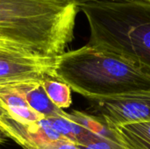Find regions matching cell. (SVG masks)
Wrapping results in <instances>:
<instances>
[{"mask_svg": "<svg viewBox=\"0 0 150 149\" xmlns=\"http://www.w3.org/2000/svg\"><path fill=\"white\" fill-rule=\"evenodd\" d=\"M79 0H0V35L31 52L58 57L74 39Z\"/></svg>", "mask_w": 150, "mask_h": 149, "instance_id": "1", "label": "cell"}, {"mask_svg": "<svg viewBox=\"0 0 150 149\" xmlns=\"http://www.w3.org/2000/svg\"><path fill=\"white\" fill-rule=\"evenodd\" d=\"M54 78L89 101L150 91V75L115 54L85 45L57 57Z\"/></svg>", "mask_w": 150, "mask_h": 149, "instance_id": "2", "label": "cell"}, {"mask_svg": "<svg viewBox=\"0 0 150 149\" xmlns=\"http://www.w3.org/2000/svg\"><path fill=\"white\" fill-rule=\"evenodd\" d=\"M79 8L90 27L88 45L120 55L150 75V3L98 1Z\"/></svg>", "mask_w": 150, "mask_h": 149, "instance_id": "3", "label": "cell"}, {"mask_svg": "<svg viewBox=\"0 0 150 149\" xmlns=\"http://www.w3.org/2000/svg\"><path fill=\"white\" fill-rule=\"evenodd\" d=\"M56 59L24 48L0 46V88L40 83L47 78H54Z\"/></svg>", "mask_w": 150, "mask_h": 149, "instance_id": "4", "label": "cell"}, {"mask_svg": "<svg viewBox=\"0 0 150 149\" xmlns=\"http://www.w3.org/2000/svg\"><path fill=\"white\" fill-rule=\"evenodd\" d=\"M90 103L97 115L111 126L150 121V91Z\"/></svg>", "mask_w": 150, "mask_h": 149, "instance_id": "5", "label": "cell"}, {"mask_svg": "<svg viewBox=\"0 0 150 149\" xmlns=\"http://www.w3.org/2000/svg\"><path fill=\"white\" fill-rule=\"evenodd\" d=\"M0 103L12 118L23 125H35L45 119L30 107L25 97L15 87L0 88Z\"/></svg>", "mask_w": 150, "mask_h": 149, "instance_id": "6", "label": "cell"}, {"mask_svg": "<svg viewBox=\"0 0 150 149\" xmlns=\"http://www.w3.org/2000/svg\"><path fill=\"white\" fill-rule=\"evenodd\" d=\"M15 88L22 94L30 107L43 118L62 116L65 113L63 110L51 102L40 83L23 84L15 86Z\"/></svg>", "mask_w": 150, "mask_h": 149, "instance_id": "7", "label": "cell"}, {"mask_svg": "<svg viewBox=\"0 0 150 149\" xmlns=\"http://www.w3.org/2000/svg\"><path fill=\"white\" fill-rule=\"evenodd\" d=\"M66 117L99 138L110 140L123 145L114 127L99 115L90 114L80 111H72L71 112H66Z\"/></svg>", "mask_w": 150, "mask_h": 149, "instance_id": "8", "label": "cell"}, {"mask_svg": "<svg viewBox=\"0 0 150 149\" xmlns=\"http://www.w3.org/2000/svg\"><path fill=\"white\" fill-rule=\"evenodd\" d=\"M112 126L127 149H150V121Z\"/></svg>", "mask_w": 150, "mask_h": 149, "instance_id": "9", "label": "cell"}, {"mask_svg": "<svg viewBox=\"0 0 150 149\" xmlns=\"http://www.w3.org/2000/svg\"><path fill=\"white\" fill-rule=\"evenodd\" d=\"M46 119L62 138L73 141L79 146L87 145L98 138L97 135L91 133L79 124L67 118L66 112L62 116H56Z\"/></svg>", "mask_w": 150, "mask_h": 149, "instance_id": "10", "label": "cell"}, {"mask_svg": "<svg viewBox=\"0 0 150 149\" xmlns=\"http://www.w3.org/2000/svg\"><path fill=\"white\" fill-rule=\"evenodd\" d=\"M0 131L9 139L13 140L23 149H32L33 144L27 126L18 122L0 103Z\"/></svg>", "mask_w": 150, "mask_h": 149, "instance_id": "11", "label": "cell"}, {"mask_svg": "<svg viewBox=\"0 0 150 149\" xmlns=\"http://www.w3.org/2000/svg\"><path fill=\"white\" fill-rule=\"evenodd\" d=\"M40 84L55 106L62 110L71 105V89L69 85L53 77L43 80Z\"/></svg>", "mask_w": 150, "mask_h": 149, "instance_id": "12", "label": "cell"}, {"mask_svg": "<svg viewBox=\"0 0 150 149\" xmlns=\"http://www.w3.org/2000/svg\"><path fill=\"white\" fill-rule=\"evenodd\" d=\"M79 147L81 149H127L120 143L99 137L87 145Z\"/></svg>", "mask_w": 150, "mask_h": 149, "instance_id": "13", "label": "cell"}, {"mask_svg": "<svg viewBox=\"0 0 150 149\" xmlns=\"http://www.w3.org/2000/svg\"><path fill=\"white\" fill-rule=\"evenodd\" d=\"M34 149H81L79 145L66 139L37 146Z\"/></svg>", "mask_w": 150, "mask_h": 149, "instance_id": "14", "label": "cell"}, {"mask_svg": "<svg viewBox=\"0 0 150 149\" xmlns=\"http://www.w3.org/2000/svg\"><path fill=\"white\" fill-rule=\"evenodd\" d=\"M0 46H4V47H19V48H23L20 47L13 43H11V41H9L8 40H6L5 38H4L3 36L0 35ZM25 49V48H24Z\"/></svg>", "mask_w": 150, "mask_h": 149, "instance_id": "15", "label": "cell"}, {"mask_svg": "<svg viewBox=\"0 0 150 149\" xmlns=\"http://www.w3.org/2000/svg\"><path fill=\"white\" fill-rule=\"evenodd\" d=\"M98 1H103V2H116V1H126V0H79V4L82 3H87V2H98Z\"/></svg>", "mask_w": 150, "mask_h": 149, "instance_id": "16", "label": "cell"}, {"mask_svg": "<svg viewBox=\"0 0 150 149\" xmlns=\"http://www.w3.org/2000/svg\"><path fill=\"white\" fill-rule=\"evenodd\" d=\"M5 141H6V137L3 134V133L0 131V147H1L3 144H4Z\"/></svg>", "mask_w": 150, "mask_h": 149, "instance_id": "17", "label": "cell"}, {"mask_svg": "<svg viewBox=\"0 0 150 149\" xmlns=\"http://www.w3.org/2000/svg\"><path fill=\"white\" fill-rule=\"evenodd\" d=\"M143 1H146V2H148V3H150V0H143Z\"/></svg>", "mask_w": 150, "mask_h": 149, "instance_id": "18", "label": "cell"}]
</instances>
